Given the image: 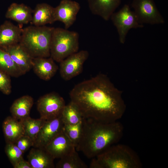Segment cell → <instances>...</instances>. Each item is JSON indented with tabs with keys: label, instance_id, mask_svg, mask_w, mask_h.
<instances>
[{
	"label": "cell",
	"instance_id": "2e32d148",
	"mask_svg": "<svg viewBox=\"0 0 168 168\" xmlns=\"http://www.w3.org/2000/svg\"><path fill=\"white\" fill-rule=\"evenodd\" d=\"M121 0H88L91 13L108 21L120 5Z\"/></svg>",
	"mask_w": 168,
	"mask_h": 168
},
{
	"label": "cell",
	"instance_id": "277c9868",
	"mask_svg": "<svg viewBox=\"0 0 168 168\" xmlns=\"http://www.w3.org/2000/svg\"><path fill=\"white\" fill-rule=\"evenodd\" d=\"M54 27L29 26L23 29L19 44L33 58L50 57V46Z\"/></svg>",
	"mask_w": 168,
	"mask_h": 168
},
{
	"label": "cell",
	"instance_id": "603a6c76",
	"mask_svg": "<svg viewBox=\"0 0 168 168\" xmlns=\"http://www.w3.org/2000/svg\"><path fill=\"white\" fill-rule=\"evenodd\" d=\"M0 69L12 77H18L23 75L9 54L0 47Z\"/></svg>",
	"mask_w": 168,
	"mask_h": 168
},
{
	"label": "cell",
	"instance_id": "83f0119b",
	"mask_svg": "<svg viewBox=\"0 0 168 168\" xmlns=\"http://www.w3.org/2000/svg\"><path fill=\"white\" fill-rule=\"evenodd\" d=\"M10 75L0 69V91L3 94L9 95L12 91Z\"/></svg>",
	"mask_w": 168,
	"mask_h": 168
},
{
	"label": "cell",
	"instance_id": "9c48e42d",
	"mask_svg": "<svg viewBox=\"0 0 168 168\" xmlns=\"http://www.w3.org/2000/svg\"><path fill=\"white\" fill-rule=\"evenodd\" d=\"M89 56L88 52L82 50L74 53L60 62L59 72L61 77L68 81L81 73L85 62Z\"/></svg>",
	"mask_w": 168,
	"mask_h": 168
},
{
	"label": "cell",
	"instance_id": "e0dca14e",
	"mask_svg": "<svg viewBox=\"0 0 168 168\" xmlns=\"http://www.w3.org/2000/svg\"><path fill=\"white\" fill-rule=\"evenodd\" d=\"M27 157L32 168H54V159L44 148H32Z\"/></svg>",
	"mask_w": 168,
	"mask_h": 168
},
{
	"label": "cell",
	"instance_id": "7a4b0ae2",
	"mask_svg": "<svg viewBox=\"0 0 168 168\" xmlns=\"http://www.w3.org/2000/svg\"><path fill=\"white\" fill-rule=\"evenodd\" d=\"M124 127L119 121L105 123L84 118L80 139L76 147L88 158H93L122 137Z\"/></svg>",
	"mask_w": 168,
	"mask_h": 168
},
{
	"label": "cell",
	"instance_id": "5bb4252c",
	"mask_svg": "<svg viewBox=\"0 0 168 168\" xmlns=\"http://www.w3.org/2000/svg\"><path fill=\"white\" fill-rule=\"evenodd\" d=\"M51 57H36L33 59L32 69L40 79L48 81L55 74L58 67Z\"/></svg>",
	"mask_w": 168,
	"mask_h": 168
},
{
	"label": "cell",
	"instance_id": "4316f807",
	"mask_svg": "<svg viewBox=\"0 0 168 168\" xmlns=\"http://www.w3.org/2000/svg\"><path fill=\"white\" fill-rule=\"evenodd\" d=\"M5 152L13 166L23 159L24 152L14 143L7 142Z\"/></svg>",
	"mask_w": 168,
	"mask_h": 168
},
{
	"label": "cell",
	"instance_id": "484cf974",
	"mask_svg": "<svg viewBox=\"0 0 168 168\" xmlns=\"http://www.w3.org/2000/svg\"><path fill=\"white\" fill-rule=\"evenodd\" d=\"M82 129V120L75 125L64 124L63 130L75 147L77 146L81 138Z\"/></svg>",
	"mask_w": 168,
	"mask_h": 168
},
{
	"label": "cell",
	"instance_id": "5b68a950",
	"mask_svg": "<svg viewBox=\"0 0 168 168\" xmlns=\"http://www.w3.org/2000/svg\"><path fill=\"white\" fill-rule=\"evenodd\" d=\"M78 32L65 28H54L50 46V57L55 61L60 62L79 49Z\"/></svg>",
	"mask_w": 168,
	"mask_h": 168
},
{
	"label": "cell",
	"instance_id": "7c38bea8",
	"mask_svg": "<svg viewBox=\"0 0 168 168\" xmlns=\"http://www.w3.org/2000/svg\"><path fill=\"white\" fill-rule=\"evenodd\" d=\"M44 148L54 159L60 158L76 149L75 147L63 130Z\"/></svg>",
	"mask_w": 168,
	"mask_h": 168
},
{
	"label": "cell",
	"instance_id": "7402d4cb",
	"mask_svg": "<svg viewBox=\"0 0 168 168\" xmlns=\"http://www.w3.org/2000/svg\"><path fill=\"white\" fill-rule=\"evenodd\" d=\"M61 116L64 124H76L81 122L83 118L77 107L71 101L65 105Z\"/></svg>",
	"mask_w": 168,
	"mask_h": 168
},
{
	"label": "cell",
	"instance_id": "52a82bcc",
	"mask_svg": "<svg viewBox=\"0 0 168 168\" xmlns=\"http://www.w3.org/2000/svg\"><path fill=\"white\" fill-rule=\"evenodd\" d=\"M66 104L63 98L58 94L52 92L40 97L37 102L40 118L45 120L61 115Z\"/></svg>",
	"mask_w": 168,
	"mask_h": 168
},
{
	"label": "cell",
	"instance_id": "ba28073f",
	"mask_svg": "<svg viewBox=\"0 0 168 168\" xmlns=\"http://www.w3.org/2000/svg\"><path fill=\"white\" fill-rule=\"evenodd\" d=\"M131 6L140 24L154 25L164 23L154 0H133Z\"/></svg>",
	"mask_w": 168,
	"mask_h": 168
},
{
	"label": "cell",
	"instance_id": "d6986e66",
	"mask_svg": "<svg viewBox=\"0 0 168 168\" xmlns=\"http://www.w3.org/2000/svg\"><path fill=\"white\" fill-rule=\"evenodd\" d=\"M33 12L30 7L24 4L13 3L8 8L5 17L19 24H26L31 21Z\"/></svg>",
	"mask_w": 168,
	"mask_h": 168
},
{
	"label": "cell",
	"instance_id": "cb8c5ba5",
	"mask_svg": "<svg viewBox=\"0 0 168 168\" xmlns=\"http://www.w3.org/2000/svg\"><path fill=\"white\" fill-rule=\"evenodd\" d=\"M57 168H87L88 166L80 158L76 150L60 158Z\"/></svg>",
	"mask_w": 168,
	"mask_h": 168
},
{
	"label": "cell",
	"instance_id": "30bf717a",
	"mask_svg": "<svg viewBox=\"0 0 168 168\" xmlns=\"http://www.w3.org/2000/svg\"><path fill=\"white\" fill-rule=\"evenodd\" d=\"M64 124L61 116L45 120L34 142L35 148H44L63 130Z\"/></svg>",
	"mask_w": 168,
	"mask_h": 168
},
{
	"label": "cell",
	"instance_id": "3957f363",
	"mask_svg": "<svg viewBox=\"0 0 168 168\" xmlns=\"http://www.w3.org/2000/svg\"><path fill=\"white\" fill-rule=\"evenodd\" d=\"M142 163L137 153L124 144H115L92 158L91 168H140Z\"/></svg>",
	"mask_w": 168,
	"mask_h": 168
},
{
	"label": "cell",
	"instance_id": "6da1fadb",
	"mask_svg": "<svg viewBox=\"0 0 168 168\" xmlns=\"http://www.w3.org/2000/svg\"><path fill=\"white\" fill-rule=\"evenodd\" d=\"M69 95L85 118L111 123L120 119L126 110L122 91L102 73L77 84Z\"/></svg>",
	"mask_w": 168,
	"mask_h": 168
},
{
	"label": "cell",
	"instance_id": "8992f818",
	"mask_svg": "<svg viewBox=\"0 0 168 168\" xmlns=\"http://www.w3.org/2000/svg\"><path fill=\"white\" fill-rule=\"evenodd\" d=\"M110 19L117 29L119 40L122 44L124 43L126 35L130 29L143 27V25L139 22L134 12L127 4L124 5L118 12L113 13Z\"/></svg>",
	"mask_w": 168,
	"mask_h": 168
},
{
	"label": "cell",
	"instance_id": "f1b7e54d",
	"mask_svg": "<svg viewBox=\"0 0 168 168\" xmlns=\"http://www.w3.org/2000/svg\"><path fill=\"white\" fill-rule=\"evenodd\" d=\"M24 153L30 147L34 146V142L28 137L23 135L14 143Z\"/></svg>",
	"mask_w": 168,
	"mask_h": 168
},
{
	"label": "cell",
	"instance_id": "44dd1931",
	"mask_svg": "<svg viewBox=\"0 0 168 168\" xmlns=\"http://www.w3.org/2000/svg\"><path fill=\"white\" fill-rule=\"evenodd\" d=\"M33 104V98L28 95L23 96L16 99L10 108L12 116L19 120L29 117Z\"/></svg>",
	"mask_w": 168,
	"mask_h": 168
},
{
	"label": "cell",
	"instance_id": "4fadbf2b",
	"mask_svg": "<svg viewBox=\"0 0 168 168\" xmlns=\"http://www.w3.org/2000/svg\"><path fill=\"white\" fill-rule=\"evenodd\" d=\"M2 49L9 54L23 75L32 69L34 58L19 43Z\"/></svg>",
	"mask_w": 168,
	"mask_h": 168
},
{
	"label": "cell",
	"instance_id": "9a60e30c",
	"mask_svg": "<svg viewBox=\"0 0 168 168\" xmlns=\"http://www.w3.org/2000/svg\"><path fill=\"white\" fill-rule=\"evenodd\" d=\"M23 29L8 21L0 26V47L5 48L19 43Z\"/></svg>",
	"mask_w": 168,
	"mask_h": 168
},
{
	"label": "cell",
	"instance_id": "ac0fdd59",
	"mask_svg": "<svg viewBox=\"0 0 168 168\" xmlns=\"http://www.w3.org/2000/svg\"><path fill=\"white\" fill-rule=\"evenodd\" d=\"M55 21L54 7L46 3L37 4L33 11L31 22L35 26H40L51 24Z\"/></svg>",
	"mask_w": 168,
	"mask_h": 168
},
{
	"label": "cell",
	"instance_id": "8fae6325",
	"mask_svg": "<svg viewBox=\"0 0 168 168\" xmlns=\"http://www.w3.org/2000/svg\"><path fill=\"white\" fill-rule=\"evenodd\" d=\"M80 4L72 0H61L59 4L54 7L55 21H60L68 29L75 22L77 16L80 9Z\"/></svg>",
	"mask_w": 168,
	"mask_h": 168
},
{
	"label": "cell",
	"instance_id": "ffe728a7",
	"mask_svg": "<svg viewBox=\"0 0 168 168\" xmlns=\"http://www.w3.org/2000/svg\"><path fill=\"white\" fill-rule=\"evenodd\" d=\"M2 127L6 142L15 143L20 137L24 135L22 122L12 116H8L5 119Z\"/></svg>",
	"mask_w": 168,
	"mask_h": 168
},
{
	"label": "cell",
	"instance_id": "f546056e",
	"mask_svg": "<svg viewBox=\"0 0 168 168\" xmlns=\"http://www.w3.org/2000/svg\"><path fill=\"white\" fill-rule=\"evenodd\" d=\"M13 167L14 168H32L29 162L24 159L17 162Z\"/></svg>",
	"mask_w": 168,
	"mask_h": 168
},
{
	"label": "cell",
	"instance_id": "d4e9b609",
	"mask_svg": "<svg viewBox=\"0 0 168 168\" xmlns=\"http://www.w3.org/2000/svg\"><path fill=\"white\" fill-rule=\"evenodd\" d=\"M23 125L24 135L29 137L34 142L45 120L40 118L34 119L30 116L21 120Z\"/></svg>",
	"mask_w": 168,
	"mask_h": 168
}]
</instances>
